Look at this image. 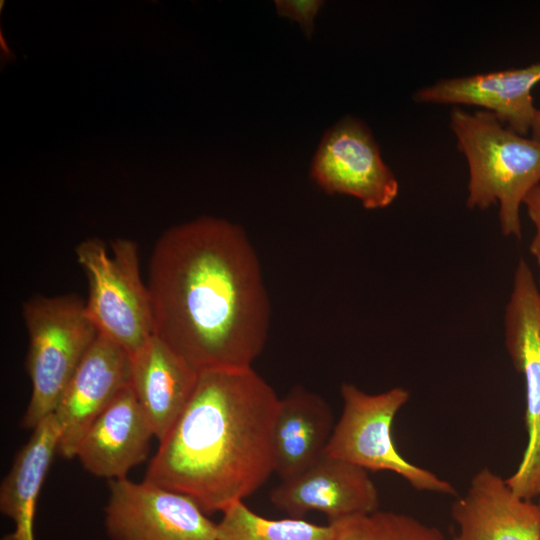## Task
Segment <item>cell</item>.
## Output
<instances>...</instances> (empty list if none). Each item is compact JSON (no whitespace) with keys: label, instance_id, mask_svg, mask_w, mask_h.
I'll return each mask as SVG.
<instances>
[{"label":"cell","instance_id":"cell-3","mask_svg":"<svg viewBox=\"0 0 540 540\" xmlns=\"http://www.w3.org/2000/svg\"><path fill=\"white\" fill-rule=\"evenodd\" d=\"M450 126L468 162L467 207L485 210L498 203L502 234L521 239L520 207L540 184V140L504 127L482 110L471 114L455 107Z\"/></svg>","mask_w":540,"mask_h":540},{"label":"cell","instance_id":"cell-2","mask_svg":"<svg viewBox=\"0 0 540 540\" xmlns=\"http://www.w3.org/2000/svg\"><path fill=\"white\" fill-rule=\"evenodd\" d=\"M279 399L252 367L200 372L144 480L187 495L206 514L244 501L275 473Z\"/></svg>","mask_w":540,"mask_h":540},{"label":"cell","instance_id":"cell-13","mask_svg":"<svg viewBox=\"0 0 540 540\" xmlns=\"http://www.w3.org/2000/svg\"><path fill=\"white\" fill-rule=\"evenodd\" d=\"M538 82L540 62L523 68L442 79L417 90L413 100L477 106L525 136L531 131L537 112L531 91Z\"/></svg>","mask_w":540,"mask_h":540},{"label":"cell","instance_id":"cell-23","mask_svg":"<svg viewBox=\"0 0 540 540\" xmlns=\"http://www.w3.org/2000/svg\"><path fill=\"white\" fill-rule=\"evenodd\" d=\"M538 502L540 503V498H539V501H538Z\"/></svg>","mask_w":540,"mask_h":540},{"label":"cell","instance_id":"cell-18","mask_svg":"<svg viewBox=\"0 0 540 540\" xmlns=\"http://www.w3.org/2000/svg\"><path fill=\"white\" fill-rule=\"evenodd\" d=\"M217 523L218 540H333L332 524L317 525L300 518L269 519L238 501Z\"/></svg>","mask_w":540,"mask_h":540},{"label":"cell","instance_id":"cell-7","mask_svg":"<svg viewBox=\"0 0 540 540\" xmlns=\"http://www.w3.org/2000/svg\"><path fill=\"white\" fill-rule=\"evenodd\" d=\"M505 346L525 382L527 445L516 471L505 479L526 500L540 498V288L534 274L519 259L504 315Z\"/></svg>","mask_w":540,"mask_h":540},{"label":"cell","instance_id":"cell-22","mask_svg":"<svg viewBox=\"0 0 540 540\" xmlns=\"http://www.w3.org/2000/svg\"><path fill=\"white\" fill-rule=\"evenodd\" d=\"M531 132L532 138L540 140V109H537Z\"/></svg>","mask_w":540,"mask_h":540},{"label":"cell","instance_id":"cell-17","mask_svg":"<svg viewBox=\"0 0 540 540\" xmlns=\"http://www.w3.org/2000/svg\"><path fill=\"white\" fill-rule=\"evenodd\" d=\"M60 427L52 413L41 420L16 454L0 486V511L14 524L3 540H35L37 500L55 453Z\"/></svg>","mask_w":540,"mask_h":540},{"label":"cell","instance_id":"cell-19","mask_svg":"<svg viewBox=\"0 0 540 540\" xmlns=\"http://www.w3.org/2000/svg\"><path fill=\"white\" fill-rule=\"evenodd\" d=\"M329 524L335 528L333 540H447L436 526L394 511L378 509Z\"/></svg>","mask_w":540,"mask_h":540},{"label":"cell","instance_id":"cell-12","mask_svg":"<svg viewBox=\"0 0 540 540\" xmlns=\"http://www.w3.org/2000/svg\"><path fill=\"white\" fill-rule=\"evenodd\" d=\"M454 540H540V503L516 495L485 467L476 472L451 508Z\"/></svg>","mask_w":540,"mask_h":540},{"label":"cell","instance_id":"cell-6","mask_svg":"<svg viewBox=\"0 0 540 540\" xmlns=\"http://www.w3.org/2000/svg\"><path fill=\"white\" fill-rule=\"evenodd\" d=\"M340 393L342 413L324 455L366 471L393 472L418 491L457 496L456 488L450 482L406 460L394 444L392 425L410 398L407 389L393 387L369 394L354 384L343 383Z\"/></svg>","mask_w":540,"mask_h":540},{"label":"cell","instance_id":"cell-10","mask_svg":"<svg viewBox=\"0 0 540 540\" xmlns=\"http://www.w3.org/2000/svg\"><path fill=\"white\" fill-rule=\"evenodd\" d=\"M272 504L290 517L309 512L327 516L328 523L379 509V493L368 471L323 455L299 474L281 480L270 493Z\"/></svg>","mask_w":540,"mask_h":540},{"label":"cell","instance_id":"cell-5","mask_svg":"<svg viewBox=\"0 0 540 540\" xmlns=\"http://www.w3.org/2000/svg\"><path fill=\"white\" fill-rule=\"evenodd\" d=\"M75 255L88 279L85 306L98 333L133 355L154 335L136 243L117 238L108 251L101 239L89 238L75 247Z\"/></svg>","mask_w":540,"mask_h":540},{"label":"cell","instance_id":"cell-1","mask_svg":"<svg viewBox=\"0 0 540 540\" xmlns=\"http://www.w3.org/2000/svg\"><path fill=\"white\" fill-rule=\"evenodd\" d=\"M154 335L196 371L251 368L271 307L246 232L203 216L166 230L149 263Z\"/></svg>","mask_w":540,"mask_h":540},{"label":"cell","instance_id":"cell-20","mask_svg":"<svg viewBox=\"0 0 540 540\" xmlns=\"http://www.w3.org/2000/svg\"><path fill=\"white\" fill-rule=\"evenodd\" d=\"M324 2L321 0H277L275 7L277 13L299 24L307 37H311L314 30V20Z\"/></svg>","mask_w":540,"mask_h":540},{"label":"cell","instance_id":"cell-14","mask_svg":"<svg viewBox=\"0 0 540 540\" xmlns=\"http://www.w3.org/2000/svg\"><path fill=\"white\" fill-rule=\"evenodd\" d=\"M153 430L130 385L96 418L75 457L90 474L110 480L126 478L148 456Z\"/></svg>","mask_w":540,"mask_h":540},{"label":"cell","instance_id":"cell-11","mask_svg":"<svg viewBox=\"0 0 540 540\" xmlns=\"http://www.w3.org/2000/svg\"><path fill=\"white\" fill-rule=\"evenodd\" d=\"M130 384L131 355L99 334L53 412L60 427L58 454L74 458L92 423Z\"/></svg>","mask_w":540,"mask_h":540},{"label":"cell","instance_id":"cell-21","mask_svg":"<svg viewBox=\"0 0 540 540\" xmlns=\"http://www.w3.org/2000/svg\"><path fill=\"white\" fill-rule=\"evenodd\" d=\"M523 204L526 206L527 214L535 226V235L532 238L529 250L539 267L537 282L540 288V184L530 190Z\"/></svg>","mask_w":540,"mask_h":540},{"label":"cell","instance_id":"cell-4","mask_svg":"<svg viewBox=\"0 0 540 540\" xmlns=\"http://www.w3.org/2000/svg\"><path fill=\"white\" fill-rule=\"evenodd\" d=\"M29 337L26 368L32 392L22 426L35 428L52 414L99 333L76 295L35 296L23 303Z\"/></svg>","mask_w":540,"mask_h":540},{"label":"cell","instance_id":"cell-15","mask_svg":"<svg viewBox=\"0 0 540 540\" xmlns=\"http://www.w3.org/2000/svg\"><path fill=\"white\" fill-rule=\"evenodd\" d=\"M199 372L153 335L131 355V386L160 442L188 404Z\"/></svg>","mask_w":540,"mask_h":540},{"label":"cell","instance_id":"cell-9","mask_svg":"<svg viewBox=\"0 0 540 540\" xmlns=\"http://www.w3.org/2000/svg\"><path fill=\"white\" fill-rule=\"evenodd\" d=\"M310 171L322 190L355 197L366 209L389 206L399 191L370 129L352 116L340 119L325 132Z\"/></svg>","mask_w":540,"mask_h":540},{"label":"cell","instance_id":"cell-16","mask_svg":"<svg viewBox=\"0 0 540 540\" xmlns=\"http://www.w3.org/2000/svg\"><path fill=\"white\" fill-rule=\"evenodd\" d=\"M335 426L329 403L296 386L279 399L273 441L275 473L286 480L310 467L325 452Z\"/></svg>","mask_w":540,"mask_h":540},{"label":"cell","instance_id":"cell-8","mask_svg":"<svg viewBox=\"0 0 540 540\" xmlns=\"http://www.w3.org/2000/svg\"><path fill=\"white\" fill-rule=\"evenodd\" d=\"M104 522L111 540H218L217 524L192 498L127 477L109 481Z\"/></svg>","mask_w":540,"mask_h":540}]
</instances>
